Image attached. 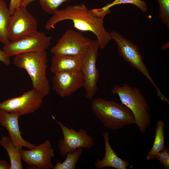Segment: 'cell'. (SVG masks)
<instances>
[{
	"instance_id": "e0dca14e",
	"label": "cell",
	"mask_w": 169,
	"mask_h": 169,
	"mask_svg": "<svg viewBox=\"0 0 169 169\" xmlns=\"http://www.w3.org/2000/svg\"><path fill=\"white\" fill-rule=\"evenodd\" d=\"M0 145L7 151L10 161V169H22L21 162L22 150H20L15 146L10 137L3 136L0 140Z\"/></svg>"
},
{
	"instance_id": "8992f818",
	"label": "cell",
	"mask_w": 169,
	"mask_h": 169,
	"mask_svg": "<svg viewBox=\"0 0 169 169\" xmlns=\"http://www.w3.org/2000/svg\"><path fill=\"white\" fill-rule=\"evenodd\" d=\"M80 32L71 29L66 31L50 50L52 54L63 55H83L91 42Z\"/></svg>"
},
{
	"instance_id": "44dd1931",
	"label": "cell",
	"mask_w": 169,
	"mask_h": 169,
	"mask_svg": "<svg viewBox=\"0 0 169 169\" xmlns=\"http://www.w3.org/2000/svg\"><path fill=\"white\" fill-rule=\"evenodd\" d=\"M36 0L39 1L41 7L45 12L52 14L58 10L61 5L71 0H23L20 6L27 7L30 3Z\"/></svg>"
},
{
	"instance_id": "52a82bcc",
	"label": "cell",
	"mask_w": 169,
	"mask_h": 169,
	"mask_svg": "<svg viewBox=\"0 0 169 169\" xmlns=\"http://www.w3.org/2000/svg\"><path fill=\"white\" fill-rule=\"evenodd\" d=\"M99 44L97 40H92L83 58L81 71L84 81V87L86 98L90 100L98 89L99 72L96 66Z\"/></svg>"
},
{
	"instance_id": "6da1fadb",
	"label": "cell",
	"mask_w": 169,
	"mask_h": 169,
	"mask_svg": "<svg viewBox=\"0 0 169 169\" xmlns=\"http://www.w3.org/2000/svg\"><path fill=\"white\" fill-rule=\"evenodd\" d=\"M105 17L96 14L93 9H89L84 3L69 6L61 10H57L47 21L46 29L55 28L59 22L71 20L73 27L81 32H90L97 38L99 48L104 49L111 40L110 33L104 25Z\"/></svg>"
},
{
	"instance_id": "603a6c76",
	"label": "cell",
	"mask_w": 169,
	"mask_h": 169,
	"mask_svg": "<svg viewBox=\"0 0 169 169\" xmlns=\"http://www.w3.org/2000/svg\"><path fill=\"white\" fill-rule=\"evenodd\" d=\"M159 5L158 16L162 22L169 28V0H157Z\"/></svg>"
},
{
	"instance_id": "ac0fdd59",
	"label": "cell",
	"mask_w": 169,
	"mask_h": 169,
	"mask_svg": "<svg viewBox=\"0 0 169 169\" xmlns=\"http://www.w3.org/2000/svg\"><path fill=\"white\" fill-rule=\"evenodd\" d=\"M155 132L152 146L146 156V159L148 160L154 158L156 154L165 147L164 124L162 121L160 120L157 122Z\"/></svg>"
},
{
	"instance_id": "ffe728a7",
	"label": "cell",
	"mask_w": 169,
	"mask_h": 169,
	"mask_svg": "<svg viewBox=\"0 0 169 169\" xmlns=\"http://www.w3.org/2000/svg\"><path fill=\"white\" fill-rule=\"evenodd\" d=\"M83 151V148H79L72 153H67L65 160L62 162L59 161L54 166L53 169H74Z\"/></svg>"
},
{
	"instance_id": "9a60e30c",
	"label": "cell",
	"mask_w": 169,
	"mask_h": 169,
	"mask_svg": "<svg viewBox=\"0 0 169 169\" xmlns=\"http://www.w3.org/2000/svg\"><path fill=\"white\" fill-rule=\"evenodd\" d=\"M105 152L103 158L97 159L95 166L97 169L110 167L116 169H126L129 165V162L119 157L112 149L109 142V134L107 131L103 133Z\"/></svg>"
},
{
	"instance_id": "cb8c5ba5",
	"label": "cell",
	"mask_w": 169,
	"mask_h": 169,
	"mask_svg": "<svg viewBox=\"0 0 169 169\" xmlns=\"http://www.w3.org/2000/svg\"><path fill=\"white\" fill-rule=\"evenodd\" d=\"M155 158L157 159L165 169L169 168V149L165 146L156 155Z\"/></svg>"
},
{
	"instance_id": "83f0119b",
	"label": "cell",
	"mask_w": 169,
	"mask_h": 169,
	"mask_svg": "<svg viewBox=\"0 0 169 169\" xmlns=\"http://www.w3.org/2000/svg\"><path fill=\"white\" fill-rule=\"evenodd\" d=\"M168 48V44H164L162 47L161 48V50H164Z\"/></svg>"
},
{
	"instance_id": "30bf717a",
	"label": "cell",
	"mask_w": 169,
	"mask_h": 169,
	"mask_svg": "<svg viewBox=\"0 0 169 169\" xmlns=\"http://www.w3.org/2000/svg\"><path fill=\"white\" fill-rule=\"evenodd\" d=\"M53 118L60 126L63 135V138H61L58 143L61 156H66L67 153H72L78 148L90 149L93 146V139L86 130L80 128L77 131L72 128H69Z\"/></svg>"
},
{
	"instance_id": "2e32d148",
	"label": "cell",
	"mask_w": 169,
	"mask_h": 169,
	"mask_svg": "<svg viewBox=\"0 0 169 169\" xmlns=\"http://www.w3.org/2000/svg\"><path fill=\"white\" fill-rule=\"evenodd\" d=\"M83 55L54 54L51 60L50 70L54 74L65 71L81 70Z\"/></svg>"
},
{
	"instance_id": "ba28073f",
	"label": "cell",
	"mask_w": 169,
	"mask_h": 169,
	"mask_svg": "<svg viewBox=\"0 0 169 169\" xmlns=\"http://www.w3.org/2000/svg\"><path fill=\"white\" fill-rule=\"evenodd\" d=\"M45 96L36 89L25 92L20 96L0 103V109L16 114L19 116L37 110Z\"/></svg>"
},
{
	"instance_id": "277c9868",
	"label": "cell",
	"mask_w": 169,
	"mask_h": 169,
	"mask_svg": "<svg viewBox=\"0 0 169 169\" xmlns=\"http://www.w3.org/2000/svg\"><path fill=\"white\" fill-rule=\"evenodd\" d=\"M111 92L118 95L121 103L132 111L140 132L145 133L151 123V116L148 105L140 90L127 84H115Z\"/></svg>"
},
{
	"instance_id": "5b68a950",
	"label": "cell",
	"mask_w": 169,
	"mask_h": 169,
	"mask_svg": "<svg viewBox=\"0 0 169 169\" xmlns=\"http://www.w3.org/2000/svg\"><path fill=\"white\" fill-rule=\"evenodd\" d=\"M110 33L111 39L114 40L117 45L119 55L131 67L143 74L153 85L161 100L166 101L167 98L161 93L151 77L138 46L116 32L111 31Z\"/></svg>"
},
{
	"instance_id": "3957f363",
	"label": "cell",
	"mask_w": 169,
	"mask_h": 169,
	"mask_svg": "<svg viewBox=\"0 0 169 169\" xmlns=\"http://www.w3.org/2000/svg\"><path fill=\"white\" fill-rule=\"evenodd\" d=\"M14 56V64L26 71L33 88L45 96L48 95L50 87L47 76L48 60L46 50L22 53Z\"/></svg>"
},
{
	"instance_id": "5bb4252c",
	"label": "cell",
	"mask_w": 169,
	"mask_h": 169,
	"mask_svg": "<svg viewBox=\"0 0 169 169\" xmlns=\"http://www.w3.org/2000/svg\"><path fill=\"white\" fill-rule=\"evenodd\" d=\"M19 116L0 109V124L8 131L9 137L17 148L22 150L23 147L29 149L35 148L36 146L26 141L22 137L18 123Z\"/></svg>"
},
{
	"instance_id": "7a4b0ae2",
	"label": "cell",
	"mask_w": 169,
	"mask_h": 169,
	"mask_svg": "<svg viewBox=\"0 0 169 169\" xmlns=\"http://www.w3.org/2000/svg\"><path fill=\"white\" fill-rule=\"evenodd\" d=\"M91 107L94 115L107 128L118 130L135 124L132 112L122 103L97 98L92 102Z\"/></svg>"
},
{
	"instance_id": "d6986e66",
	"label": "cell",
	"mask_w": 169,
	"mask_h": 169,
	"mask_svg": "<svg viewBox=\"0 0 169 169\" xmlns=\"http://www.w3.org/2000/svg\"><path fill=\"white\" fill-rule=\"evenodd\" d=\"M11 15L5 0H0V42L4 45L10 42L8 28Z\"/></svg>"
},
{
	"instance_id": "7402d4cb",
	"label": "cell",
	"mask_w": 169,
	"mask_h": 169,
	"mask_svg": "<svg viewBox=\"0 0 169 169\" xmlns=\"http://www.w3.org/2000/svg\"><path fill=\"white\" fill-rule=\"evenodd\" d=\"M123 4H131L136 6L142 12H146L148 9L146 3L142 0H115L113 2L107 4L101 8L104 10L110 9V8L116 5Z\"/></svg>"
},
{
	"instance_id": "8fae6325",
	"label": "cell",
	"mask_w": 169,
	"mask_h": 169,
	"mask_svg": "<svg viewBox=\"0 0 169 169\" xmlns=\"http://www.w3.org/2000/svg\"><path fill=\"white\" fill-rule=\"evenodd\" d=\"M52 37L43 32L35 33L4 45L3 50L9 57L25 53L46 50L50 45Z\"/></svg>"
},
{
	"instance_id": "d4e9b609",
	"label": "cell",
	"mask_w": 169,
	"mask_h": 169,
	"mask_svg": "<svg viewBox=\"0 0 169 169\" xmlns=\"http://www.w3.org/2000/svg\"><path fill=\"white\" fill-rule=\"evenodd\" d=\"M23 0H10L8 7L9 10L11 15L14 11L20 6L21 3Z\"/></svg>"
},
{
	"instance_id": "484cf974",
	"label": "cell",
	"mask_w": 169,
	"mask_h": 169,
	"mask_svg": "<svg viewBox=\"0 0 169 169\" xmlns=\"http://www.w3.org/2000/svg\"><path fill=\"white\" fill-rule=\"evenodd\" d=\"M0 61L7 65L11 64L10 57L0 48Z\"/></svg>"
},
{
	"instance_id": "7c38bea8",
	"label": "cell",
	"mask_w": 169,
	"mask_h": 169,
	"mask_svg": "<svg viewBox=\"0 0 169 169\" xmlns=\"http://www.w3.org/2000/svg\"><path fill=\"white\" fill-rule=\"evenodd\" d=\"M54 155L50 141L46 140L34 148L22 150L21 158L29 165L28 169H49L54 166L52 158Z\"/></svg>"
},
{
	"instance_id": "9c48e42d",
	"label": "cell",
	"mask_w": 169,
	"mask_h": 169,
	"mask_svg": "<svg viewBox=\"0 0 169 169\" xmlns=\"http://www.w3.org/2000/svg\"><path fill=\"white\" fill-rule=\"evenodd\" d=\"M26 7L20 6L11 16L8 28L10 41L19 39L38 31V22Z\"/></svg>"
},
{
	"instance_id": "4fadbf2b",
	"label": "cell",
	"mask_w": 169,
	"mask_h": 169,
	"mask_svg": "<svg viewBox=\"0 0 169 169\" xmlns=\"http://www.w3.org/2000/svg\"><path fill=\"white\" fill-rule=\"evenodd\" d=\"M52 81L53 90L62 97L73 94L83 87L84 83L81 70L65 71L55 74Z\"/></svg>"
},
{
	"instance_id": "4316f807",
	"label": "cell",
	"mask_w": 169,
	"mask_h": 169,
	"mask_svg": "<svg viewBox=\"0 0 169 169\" xmlns=\"http://www.w3.org/2000/svg\"><path fill=\"white\" fill-rule=\"evenodd\" d=\"M10 164L5 160H0V169H10Z\"/></svg>"
}]
</instances>
